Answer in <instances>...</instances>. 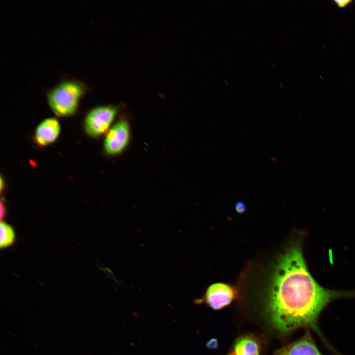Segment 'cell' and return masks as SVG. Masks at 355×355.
Returning a JSON list of instances; mask_svg holds the SVG:
<instances>
[{"label":"cell","mask_w":355,"mask_h":355,"mask_svg":"<svg viewBox=\"0 0 355 355\" xmlns=\"http://www.w3.org/2000/svg\"><path fill=\"white\" fill-rule=\"evenodd\" d=\"M267 275L268 310L274 325L289 332L310 327L320 336L318 317L332 300L355 297V293L325 288L311 275L301 246L294 242L286 247L272 262Z\"/></svg>","instance_id":"cell-1"},{"label":"cell","mask_w":355,"mask_h":355,"mask_svg":"<svg viewBox=\"0 0 355 355\" xmlns=\"http://www.w3.org/2000/svg\"><path fill=\"white\" fill-rule=\"evenodd\" d=\"M86 91V87L83 83L74 80H65L48 92L47 101L56 115L70 116L76 112Z\"/></svg>","instance_id":"cell-2"},{"label":"cell","mask_w":355,"mask_h":355,"mask_svg":"<svg viewBox=\"0 0 355 355\" xmlns=\"http://www.w3.org/2000/svg\"><path fill=\"white\" fill-rule=\"evenodd\" d=\"M118 111V107L113 105L101 106L93 108L85 118V131L93 137H98L107 133Z\"/></svg>","instance_id":"cell-3"},{"label":"cell","mask_w":355,"mask_h":355,"mask_svg":"<svg viewBox=\"0 0 355 355\" xmlns=\"http://www.w3.org/2000/svg\"><path fill=\"white\" fill-rule=\"evenodd\" d=\"M131 139V129L128 119L121 117L107 132L104 142V149L110 156H118L123 153Z\"/></svg>","instance_id":"cell-4"},{"label":"cell","mask_w":355,"mask_h":355,"mask_svg":"<svg viewBox=\"0 0 355 355\" xmlns=\"http://www.w3.org/2000/svg\"><path fill=\"white\" fill-rule=\"evenodd\" d=\"M237 294V290L233 286L223 283H216L207 288L204 300L210 307L219 310L230 304Z\"/></svg>","instance_id":"cell-5"},{"label":"cell","mask_w":355,"mask_h":355,"mask_svg":"<svg viewBox=\"0 0 355 355\" xmlns=\"http://www.w3.org/2000/svg\"><path fill=\"white\" fill-rule=\"evenodd\" d=\"M61 127L57 119L48 118L43 120L37 126L35 134V140L39 146L48 145L58 138Z\"/></svg>","instance_id":"cell-6"},{"label":"cell","mask_w":355,"mask_h":355,"mask_svg":"<svg viewBox=\"0 0 355 355\" xmlns=\"http://www.w3.org/2000/svg\"><path fill=\"white\" fill-rule=\"evenodd\" d=\"M277 355H322L311 334L307 332L300 339L277 352Z\"/></svg>","instance_id":"cell-7"},{"label":"cell","mask_w":355,"mask_h":355,"mask_svg":"<svg viewBox=\"0 0 355 355\" xmlns=\"http://www.w3.org/2000/svg\"><path fill=\"white\" fill-rule=\"evenodd\" d=\"M234 355H259L258 344L251 338L246 337L239 340L235 345Z\"/></svg>","instance_id":"cell-8"},{"label":"cell","mask_w":355,"mask_h":355,"mask_svg":"<svg viewBox=\"0 0 355 355\" xmlns=\"http://www.w3.org/2000/svg\"><path fill=\"white\" fill-rule=\"evenodd\" d=\"M15 233L11 226L1 221L0 222V248L11 246L15 240Z\"/></svg>","instance_id":"cell-9"},{"label":"cell","mask_w":355,"mask_h":355,"mask_svg":"<svg viewBox=\"0 0 355 355\" xmlns=\"http://www.w3.org/2000/svg\"><path fill=\"white\" fill-rule=\"evenodd\" d=\"M334 2L340 8H344L350 4L352 0H334Z\"/></svg>","instance_id":"cell-10"},{"label":"cell","mask_w":355,"mask_h":355,"mask_svg":"<svg viewBox=\"0 0 355 355\" xmlns=\"http://www.w3.org/2000/svg\"><path fill=\"white\" fill-rule=\"evenodd\" d=\"M207 347L209 349H214L217 348V341L216 339H212L210 340L207 344Z\"/></svg>","instance_id":"cell-11"},{"label":"cell","mask_w":355,"mask_h":355,"mask_svg":"<svg viewBox=\"0 0 355 355\" xmlns=\"http://www.w3.org/2000/svg\"><path fill=\"white\" fill-rule=\"evenodd\" d=\"M235 208L238 212L241 213L245 212L246 206L243 202L240 201L236 204Z\"/></svg>","instance_id":"cell-12"},{"label":"cell","mask_w":355,"mask_h":355,"mask_svg":"<svg viewBox=\"0 0 355 355\" xmlns=\"http://www.w3.org/2000/svg\"><path fill=\"white\" fill-rule=\"evenodd\" d=\"M6 214V209L5 207V205L4 204V202H3L2 201H1L0 202V219L1 221H2V219L4 218V217L5 216Z\"/></svg>","instance_id":"cell-13"},{"label":"cell","mask_w":355,"mask_h":355,"mask_svg":"<svg viewBox=\"0 0 355 355\" xmlns=\"http://www.w3.org/2000/svg\"><path fill=\"white\" fill-rule=\"evenodd\" d=\"M233 355H234V353L233 354Z\"/></svg>","instance_id":"cell-14"}]
</instances>
